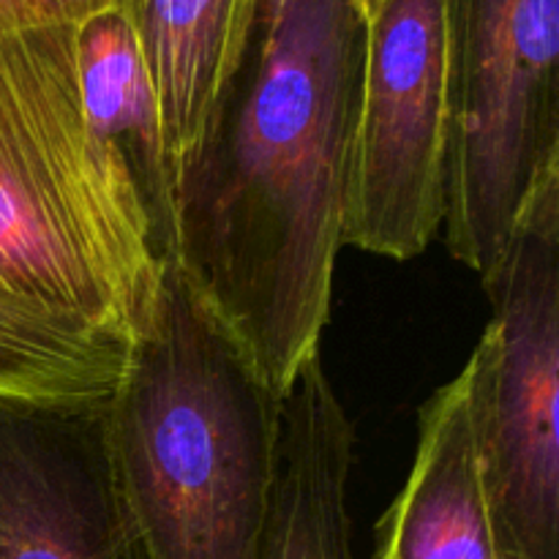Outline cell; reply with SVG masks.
Segmentation results:
<instances>
[{
    "instance_id": "obj_1",
    "label": "cell",
    "mask_w": 559,
    "mask_h": 559,
    "mask_svg": "<svg viewBox=\"0 0 559 559\" xmlns=\"http://www.w3.org/2000/svg\"><path fill=\"white\" fill-rule=\"evenodd\" d=\"M364 41L349 0L262 5L254 52L178 186V265L278 402L331 320Z\"/></svg>"
},
{
    "instance_id": "obj_4",
    "label": "cell",
    "mask_w": 559,
    "mask_h": 559,
    "mask_svg": "<svg viewBox=\"0 0 559 559\" xmlns=\"http://www.w3.org/2000/svg\"><path fill=\"white\" fill-rule=\"evenodd\" d=\"M559 0H451V147L442 233L480 282L559 175Z\"/></svg>"
},
{
    "instance_id": "obj_2",
    "label": "cell",
    "mask_w": 559,
    "mask_h": 559,
    "mask_svg": "<svg viewBox=\"0 0 559 559\" xmlns=\"http://www.w3.org/2000/svg\"><path fill=\"white\" fill-rule=\"evenodd\" d=\"M278 404L183 267H164L107 399L115 469L145 559H257Z\"/></svg>"
},
{
    "instance_id": "obj_6",
    "label": "cell",
    "mask_w": 559,
    "mask_h": 559,
    "mask_svg": "<svg viewBox=\"0 0 559 559\" xmlns=\"http://www.w3.org/2000/svg\"><path fill=\"white\" fill-rule=\"evenodd\" d=\"M451 0H382L366 25L344 246L407 262L442 233Z\"/></svg>"
},
{
    "instance_id": "obj_3",
    "label": "cell",
    "mask_w": 559,
    "mask_h": 559,
    "mask_svg": "<svg viewBox=\"0 0 559 559\" xmlns=\"http://www.w3.org/2000/svg\"><path fill=\"white\" fill-rule=\"evenodd\" d=\"M162 273L87 126L76 27L0 33V287L131 344Z\"/></svg>"
},
{
    "instance_id": "obj_12",
    "label": "cell",
    "mask_w": 559,
    "mask_h": 559,
    "mask_svg": "<svg viewBox=\"0 0 559 559\" xmlns=\"http://www.w3.org/2000/svg\"><path fill=\"white\" fill-rule=\"evenodd\" d=\"M131 344L0 287V399L87 404L112 396Z\"/></svg>"
},
{
    "instance_id": "obj_9",
    "label": "cell",
    "mask_w": 559,
    "mask_h": 559,
    "mask_svg": "<svg viewBox=\"0 0 559 559\" xmlns=\"http://www.w3.org/2000/svg\"><path fill=\"white\" fill-rule=\"evenodd\" d=\"M76 74L93 140L140 207L158 265H173L178 186L131 9L104 11L76 27Z\"/></svg>"
},
{
    "instance_id": "obj_7",
    "label": "cell",
    "mask_w": 559,
    "mask_h": 559,
    "mask_svg": "<svg viewBox=\"0 0 559 559\" xmlns=\"http://www.w3.org/2000/svg\"><path fill=\"white\" fill-rule=\"evenodd\" d=\"M0 559H145L107 429V399H0Z\"/></svg>"
},
{
    "instance_id": "obj_8",
    "label": "cell",
    "mask_w": 559,
    "mask_h": 559,
    "mask_svg": "<svg viewBox=\"0 0 559 559\" xmlns=\"http://www.w3.org/2000/svg\"><path fill=\"white\" fill-rule=\"evenodd\" d=\"M486 342L418 415L407 480L374 527L371 559H502L480 451Z\"/></svg>"
},
{
    "instance_id": "obj_14",
    "label": "cell",
    "mask_w": 559,
    "mask_h": 559,
    "mask_svg": "<svg viewBox=\"0 0 559 559\" xmlns=\"http://www.w3.org/2000/svg\"><path fill=\"white\" fill-rule=\"evenodd\" d=\"M349 3H353V9L358 11L360 22H364V27H366L371 20H374L377 11H380L382 0H349Z\"/></svg>"
},
{
    "instance_id": "obj_11",
    "label": "cell",
    "mask_w": 559,
    "mask_h": 559,
    "mask_svg": "<svg viewBox=\"0 0 559 559\" xmlns=\"http://www.w3.org/2000/svg\"><path fill=\"white\" fill-rule=\"evenodd\" d=\"M265 0H131L175 186L205 147L254 52Z\"/></svg>"
},
{
    "instance_id": "obj_13",
    "label": "cell",
    "mask_w": 559,
    "mask_h": 559,
    "mask_svg": "<svg viewBox=\"0 0 559 559\" xmlns=\"http://www.w3.org/2000/svg\"><path fill=\"white\" fill-rule=\"evenodd\" d=\"M112 9H131V0H0V33L80 27Z\"/></svg>"
},
{
    "instance_id": "obj_5",
    "label": "cell",
    "mask_w": 559,
    "mask_h": 559,
    "mask_svg": "<svg viewBox=\"0 0 559 559\" xmlns=\"http://www.w3.org/2000/svg\"><path fill=\"white\" fill-rule=\"evenodd\" d=\"M484 287L480 451L502 559H559V175Z\"/></svg>"
},
{
    "instance_id": "obj_10",
    "label": "cell",
    "mask_w": 559,
    "mask_h": 559,
    "mask_svg": "<svg viewBox=\"0 0 559 559\" xmlns=\"http://www.w3.org/2000/svg\"><path fill=\"white\" fill-rule=\"evenodd\" d=\"M353 462V418L314 358L278 404L276 478L257 559H355Z\"/></svg>"
}]
</instances>
